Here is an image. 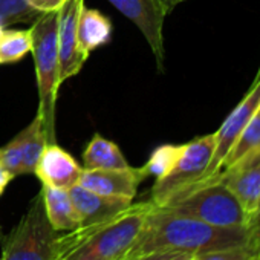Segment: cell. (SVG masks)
I'll return each mask as SVG.
<instances>
[{"instance_id":"34","label":"cell","mask_w":260,"mask_h":260,"mask_svg":"<svg viewBox=\"0 0 260 260\" xmlns=\"http://www.w3.org/2000/svg\"><path fill=\"white\" fill-rule=\"evenodd\" d=\"M258 257H260V254H258Z\"/></svg>"},{"instance_id":"27","label":"cell","mask_w":260,"mask_h":260,"mask_svg":"<svg viewBox=\"0 0 260 260\" xmlns=\"http://www.w3.org/2000/svg\"><path fill=\"white\" fill-rule=\"evenodd\" d=\"M249 228L252 231V240L260 246V213H257L252 217V220L249 223Z\"/></svg>"},{"instance_id":"22","label":"cell","mask_w":260,"mask_h":260,"mask_svg":"<svg viewBox=\"0 0 260 260\" xmlns=\"http://www.w3.org/2000/svg\"><path fill=\"white\" fill-rule=\"evenodd\" d=\"M25 128L14 137L5 147L0 149V166L10 172L14 178L22 175V161H23V143H25Z\"/></svg>"},{"instance_id":"20","label":"cell","mask_w":260,"mask_h":260,"mask_svg":"<svg viewBox=\"0 0 260 260\" xmlns=\"http://www.w3.org/2000/svg\"><path fill=\"white\" fill-rule=\"evenodd\" d=\"M184 149V144H164L159 146L149 158V161L143 166V170L146 176H155L156 179L164 178L175 162L178 161L181 152Z\"/></svg>"},{"instance_id":"16","label":"cell","mask_w":260,"mask_h":260,"mask_svg":"<svg viewBox=\"0 0 260 260\" xmlns=\"http://www.w3.org/2000/svg\"><path fill=\"white\" fill-rule=\"evenodd\" d=\"M128 167L130 166L119 147L101 135H95L83 152L84 170H118Z\"/></svg>"},{"instance_id":"32","label":"cell","mask_w":260,"mask_h":260,"mask_svg":"<svg viewBox=\"0 0 260 260\" xmlns=\"http://www.w3.org/2000/svg\"><path fill=\"white\" fill-rule=\"evenodd\" d=\"M257 260H260V257H258V258H257Z\"/></svg>"},{"instance_id":"30","label":"cell","mask_w":260,"mask_h":260,"mask_svg":"<svg viewBox=\"0 0 260 260\" xmlns=\"http://www.w3.org/2000/svg\"><path fill=\"white\" fill-rule=\"evenodd\" d=\"M257 213H260V202H258V208H257ZM257 213H255V214H257Z\"/></svg>"},{"instance_id":"8","label":"cell","mask_w":260,"mask_h":260,"mask_svg":"<svg viewBox=\"0 0 260 260\" xmlns=\"http://www.w3.org/2000/svg\"><path fill=\"white\" fill-rule=\"evenodd\" d=\"M128 20H132L147 40L158 68L164 63V20L172 11L169 0H109Z\"/></svg>"},{"instance_id":"26","label":"cell","mask_w":260,"mask_h":260,"mask_svg":"<svg viewBox=\"0 0 260 260\" xmlns=\"http://www.w3.org/2000/svg\"><path fill=\"white\" fill-rule=\"evenodd\" d=\"M13 179H14V176H13L10 172H7L2 166H0V198H2V194L5 193L8 184H10Z\"/></svg>"},{"instance_id":"18","label":"cell","mask_w":260,"mask_h":260,"mask_svg":"<svg viewBox=\"0 0 260 260\" xmlns=\"http://www.w3.org/2000/svg\"><path fill=\"white\" fill-rule=\"evenodd\" d=\"M258 147H260V106L255 110V113L252 115V118L249 119V122L243 127L240 137L237 138V141L231 147L230 153L223 159L220 170L231 167L233 164L240 161L245 155H248L249 152H252Z\"/></svg>"},{"instance_id":"31","label":"cell","mask_w":260,"mask_h":260,"mask_svg":"<svg viewBox=\"0 0 260 260\" xmlns=\"http://www.w3.org/2000/svg\"><path fill=\"white\" fill-rule=\"evenodd\" d=\"M257 74H260V68H258V71H257Z\"/></svg>"},{"instance_id":"17","label":"cell","mask_w":260,"mask_h":260,"mask_svg":"<svg viewBox=\"0 0 260 260\" xmlns=\"http://www.w3.org/2000/svg\"><path fill=\"white\" fill-rule=\"evenodd\" d=\"M25 143H23V161H22V175H32L37 162L46 147L48 137L43 130V121L39 115L32 122L25 128Z\"/></svg>"},{"instance_id":"21","label":"cell","mask_w":260,"mask_h":260,"mask_svg":"<svg viewBox=\"0 0 260 260\" xmlns=\"http://www.w3.org/2000/svg\"><path fill=\"white\" fill-rule=\"evenodd\" d=\"M40 16L26 0H0V36L7 26L16 23H34Z\"/></svg>"},{"instance_id":"14","label":"cell","mask_w":260,"mask_h":260,"mask_svg":"<svg viewBox=\"0 0 260 260\" xmlns=\"http://www.w3.org/2000/svg\"><path fill=\"white\" fill-rule=\"evenodd\" d=\"M45 214L54 231H72L80 226V214L72 202L69 190L43 185L42 188Z\"/></svg>"},{"instance_id":"19","label":"cell","mask_w":260,"mask_h":260,"mask_svg":"<svg viewBox=\"0 0 260 260\" xmlns=\"http://www.w3.org/2000/svg\"><path fill=\"white\" fill-rule=\"evenodd\" d=\"M31 49V29H5L0 36V64L17 63Z\"/></svg>"},{"instance_id":"28","label":"cell","mask_w":260,"mask_h":260,"mask_svg":"<svg viewBox=\"0 0 260 260\" xmlns=\"http://www.w3.org/2000/svg\"><path fill=\"white\" fill-rule=\"evenodd\" d=\"M182 2H185V0H169V4H170L172 10H173L175 7H178L179 4H182Z\"/></svg>"},{"instance_id":"12","label":"cell","mask_w":260,"mask_h":260,"mask_svg":"<svg viewBox=\"0 0 260 260\" xmlns=\"http://www.w3.org/2000/svg\"><path fill=\"white\" fill-rule=\"evenodd\" d=\"M83 167L57 143H48L34 170L43 185L69 190L77 185Z\"/></svg>"},{"instance_id":"11","label":"cell","mask_w":260,"mask_h":260,"mask_svg":"<svg viewBox=\"0 0 260 260\" xmlns=\"http://www.w3.org/2000/svg\"><path fill=\"white\" fill-rule=\"evenodd\" d=\"M143 167L118 169V170H84L78 184L90 191L104 196L124 198L134 201L140 184L146 179Z\"/></svg>"},{"instance_id":"15","label":"cell","mask_w":260,"mask_h":260,"mask_svg":"<svg viewBox=\"0 0 260 260\" xmlns=\"http://www.w3.org/2000/svg\"><path fill=\"white\" fill-rule=\"evenodd\" d=\"M112 32L113 28L109 17L101 14L98 10H92L86 7L81 10L78 19L77 39H78V48L86 58H89L92 51L109 43L112 39Z\"/></svg>"},{"instance_id":"25","label":"cell","mask_w":260,"mask_h":260,"mask_svg":"<svg viewBox=\"0 0 260 260\" xmlns=\"http://www.w3.org/2000/svg\"><path fill=\"white\" fill-rule=\"evenodd\" d=\"M26 2H28L36 11H39L40 14H43V13L58 11V10L63 7L64 0H26Z\"/></svg>"},{"instance_id":"9","label":"cell","mask_w":260,"mask_h":260,"mask_svg":"<svg viewBox=\"0 0 260 260\" xmlns=\"http://www.w3.org/2000/svg\"><path fill=\"white\" fill-rule=\"evenodd\" d=\"M211 179L222 182L252 220L260 202V147L245 155L231 167L220 170Z\"/></svg>"},{"instance_id":"23","label":"cell","mask_w":260,"mask_h":260,"mask_svg":"<svg viewBox=\"0 0 260 260\" xmlns=\"http://www.w3.org/2000/svg\"><path fill=\"white\" fill-rule=\"evenodd\" d=\"M258 254H260V246L254 240H251V243L245 246L207 252L198 255L194 260H257Z\"/></svg>"},{"instance_id":"3","label":"cell","mask_w":260,"mask_h":260,"mask_svg":"<svg viewBox=\"0 0 260 260\" xmlns=\"http://www.w3.org/2000/svg\"><path fill=\"white\" fill-rule=\"evenodd\" d=\"M32 55L36 61L39 110L49 143H55V103L61 84L58 74V11L43 13L32 23Z\"/></svg>"},{"instance_id":"10","label":"cell","mask_w":260,"mask_h":260,"mask_svg":"<svg viewBox=\"0 0 260 260\" xmlns=\"http://www.w3.org/2000/svg\"><path fill=\"white\" fill-rule=\"evenodd\" d=\"M83 8L84 0H64L58 10V74L61 83L77 75L87 60L81 54L77 39Z\"/></svg>"},{"instance_id":"13","label":"cell","mask_w":260,"mask_h":260,"mask_svg":"<svg viewBox=\"0 0 260 260\" xmlns=\"http://www.w3.org/2000/svg\"><path fill=\"white\" fill-rule=\"evenodd\" d=\"M69 194L80 214V226L107 222L134 204V201L130 199L98 194L81 187L80 184L71 187Z\"/></svg>"},{"instance_id":"4","label":"cell","mask_w":260,"mask_h":260,"mask_svg":"<svg viewBox=\"0 0 260 260\" xmlns=\"http://www.w3.org/2000/svg\"><path fill=\"white\" fill-rule=\"evenodd\" d=\"M161 208L220 228H248L251 223V217L236 196L216 179L185 188Z\"/></svg>"},{"instance_id":"5","label":"cell","mask_w":260,"mask_h":260,"mask_svg":"<svg viewBox=\"0 0 260 260\" xmlns=\"http://www.w3.org/2000/svg\"><path fill=\"white\" fill-rule=\"evenodd\" d=\"M57 234L46 219L40 191L17 225L4 237L2 260H52Z\"/></svg>"},{"instance_id":"33","label":"cell","mask_w":260,"mask_h":260,"mask_svg":"<svg viewBox=\"0 0 260 260\" xmlns=\"http://www.w3.org/2000/svg\"><path fill=\"white\" fill-rule=\"evenodd\" d=\"M194 258H196V257H194ZM194 258H193V260H194Z\"/></svg>"},{"instance_id":"29","label":"cell","mask_w":260,"mask_h":260,"mask_svg":"<svg viewBox=\"0 0 260 260\" xmlns=\"http://www.w3.org/2000/svg\"><path fill=\"white\" fill-rule=\"evenodd\" d=\"M0 237H4V231H2V225H0Z\"/></svg>"},{"instance_id":"2","label":"cell","mask_w":260,"mask_h":260,"mask_svg":"<svg viewBox=\"0 0 260 260\" xmlns=\"http://www.w3.org/2000/svg\"><path fill=\"white\" fill-rule=\"evenodd\" d=\"M152 208L150 201L132 204L107 222L57 234L52 260H122L140 237Z\"/></svg>"},{"instance_id":"1","label":"cell","mask_w":260,"mask_h":260,"mask_svg":"<svg viewBox=\"0 0 260 260\" xmlns=\"http://www.w3.org/2000/svg\"><path fill=\"white\" fill-rule=\"evenodd\" d=\"M251 228H220L184 216L167 208L155 207L147 216L146 225L122 260H135L153 251H181L194 257L239 248L251 243Z\"/></svg>"},{"instance_id":"6","label":"cell","mask_w":260,"mask_h":260,"mask_svg":"<svg viewBox=\"0 0 260 260\" xmlns=\"http://www.w3.org/2000/svg\"><path fill=\"white\" fill-rule=\"evenodd\" d=\"M214 150V134L199 137L187 144L172 167L161 179H156L152 187L150 202L155 207L166 205L173 196L196 184L205 173Z\"/></svg>"},{"instance_id":"24","label":"cell","mask_w":260,"mask_h":260,"mask_svg":"<svg viewBox=\"0 0 260 260\" xmlns=\"http://www.w3.org/2000/svg\"><path fill=\"white\" fill-rule=\"evenodd\" d=\"M194 255L188 254V252H181V251H153L149 252L146 255H141L135 260H193Z\"/></svg>"},{"instance_id":"7","label":"cell","mask_w":260,"mask_h":260,"mask_svg":"<svg viewBox=\"0 0 260 260\" xmlns=\"http://www.w3.org/2000/svg\"><path fill=\"white\" fill-rule=\"evenodd\" d=\"M258 106H260V74L255 75V80L251 84L246 95L243 96V100L234 107V110L226 116L223 124L214 134V150H213L211 161H210L204 176L196 184L205 182L217 175L223 159L230 153L231 147L240 137L243 127L249 122V119L252 118V115L255 113Z\"/></svg>"}]
</instances>
